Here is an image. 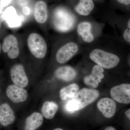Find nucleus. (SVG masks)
Listing matches in <instances>:
<instances>
[{
	"mask_svg": "<svg viewBox=\"0 0 130 130\" xmlns=\"http://www.w3.org/2000/svg\"><path fill=\"white\" fill-rule=\"evenodd\" d=\"M99 96L100 93L96 90L87 88L81 89L67 103L66 109L71 112L81 110L95 101Z\"/></svg>",
	"mask_w": 130,
	"mask_h": 130,
	"instance_id": "1",
	"label": "nucleus"
},
{
	"mask_svg": "<svg viewBox=\"0 0 130 130\" xmlns=\"http://www.w3.org/2000/svg\"><path fill=\"white\" fill-rule=\"evenodd\" d=\"M52 21L54 28L57 31L66 32L74 28L76 19L73 14L66 8L59 7L54 11Z\"/></svg>",
	"mask_w": 130,
	"mask_h": 130,
	"instance_id": "2",
	"label": "nucleus"
},
{
	"mask_svg": "<svg viewBox=\"0 0 130 130\" xmlns=\"http://www.w3.org/2000/svg\"><path fill=\"white\" fill-rule=\"evenodd\" d=\"M91 59L103 68L109 69L115 67L120 61L119 58L113 54L95 49L91 52Z\"/></svg>",
	"mask_w": 130,
	"mask_h": 130,
	"instance_id": "3",
	"label": "nucleus"
},
{
	"mask_svg": "<svg viewBox=\"0 0 130 130\" xmlns=\"http://www.w3.org/2000/svg\"><path fill=\"white\" fill-rule=\"evenodd\" d=\"M27 45L30 53L36 58L42 59L47 51V45L45 40L37 33H32L28 36Z\"/></svg>",
	"mask_w": 130,
	"mask_h": 130,
	"instance_id": "4",
	"label": "nucleus"
},
{
	"mask_svg": "<svg viewBox=\"0 0 130 130\" xmlns=\"http://www.w3.org/2000/svg\"><path fill=\"white\" fill-rule=\"evenodd\" d=\"M111 96L119 103H130V84H123L112 88L110 90Z\"/></svg>",
	"mask_w": 130,
	"mask_h": 130,
	"instance_id": "5",
	"label": "nucleus"
},
{
	"mask_svg": "<svg viewBox=\"0 0 130 130\" xmlns=\"http://www.w3.org/2000/svg\"><path fill=\"white\" fill-rule=\"evenodd\" d=\"M78 46L74 42H70L61 47L57 52L56 60L60 64L66 63L77 53Z\"/></svg>",
	"mask_w": 130,
	"mask_h": 130,
	"instance_id": "6",
	"label": "nucleus"
},
{
	"mask_svg": "<svg viewBox=\"0 0 130 130\" xmlns=\"http://www.w3.org/2000/svg\"><path fill=\"white\" fill-rule=\"evenodd\" d=\"M11 79L14 84L24 88L29 83L24 67L21 64H16L13 66L10 70Z\"/></svg>",
	"mask_w": 130,
	"mask_h": 130,
	"instance_id": "7",
	"label": "nucleus"
},
{
	"mask_svg": "<svg viewBox=\"0 0 130 130\" xmlns=\"http://www.w3.org/2000/svg\"><path fill=\"white\" fill-rule=\"evenodd\" d=\"M2 48L4 53H7L8 56L10 59H15L19 54L18 40L13 35H9L5 38L3 42Z\"/></svg>",
	"mask_w": 130,
	"mask_h": 130,
	"instance_id": "8",
	"label": "nucleus"
},
{
	"mask_svg": "<svg viewBox=\"0 0 130 130\" xmlns=\"http://www.w3.org/2000/svg\"><path fill=\"white\" fill-rule=\"evenodd\" d=\"M6 93L7 97L15 103L23 102L28 98L27 91L15 84L10 85L8 86Z\"/></svg>",
	"mask_w": 130,
	"mask_h": 130,
	"instance_id": "9",
	"label": "nucleus"
},
{
	"mask_svg": "<svg viewBox=\"0 0 130 130\" xmlns=\"http://www.w3.org/2000/svg\"><path fill=\"white\" fill-rule=\"evenodd\" d=\"M103 72V68L98 65H95L93 67L91 73L84 77V83L91 89L97 88L99 83L101 82L102 79L104 78Z\"/></svg>",
	"mask_w": 130,
	"mask_h": 130,
	"instance_id": "10",
	"label": "nucleus"
},
{
	"mask_svg": "<svg viewBox=\"0 0 130 130\" xmlns=\"http://www.w3.org/2000/svg\"><path fill=\"white\" fill-rule=\"evenodd\" d=\"M97 108L106 118H110L114 116L116 105L114 101L108 98L100 99L97 103Z\"/></svg>",
	"mask_w": 130,
	"mask_h": 130,
	"instance_id": "11",
	"label": "nucleus"
},
{
	"mask_svg": "<svg viewBox=\"0 0 130 130\" xmlns=\"http://www.w3.org/2000/svg\"><path fill=\"white\" fill-rule=\"evenodd\" d=\"M14 112L7 103H3L0 106V123L4 126L12 124L15 121Z\"/></svg>",
	"mask_w": 130,
	"mask_h": 130,
	"instance_id": "12",
	"label": "nucleus"
},
{
	"mask_svg": "<svg viewBox=\"0 0 130 130\" xmlns=\"http://www.w3.org/2000/svg\"><path fill=\"white\" fill-rule=\"evenodd\" d=\"M36 21L40 24L46 23L48 18L47 8L46 3L39 1L36 3L34 11Z\"/></svg>",
	"mask_w": 130,
	"mask_h": 130,
	"instance_id": "13",
	"label": "nucleus"
},
{
	"mask_svg": "<svg viewBox=\"0 0 130 130\" xmlns=\"http://www.w3.org/2000/svg\"><path fill=\"white\" fill-rule=\"evenodd\" d=\"M55 76L58 79L69 82L75 78L77 75L76 70L70 66H64L59 67L55 72Z\"/></svg>",
	"mask_w": 130,
	"mask_h": 130,
	"instance_id": "14",
	"label": "nucleus"
},
{
	"mask_svg": "<svg viewBox=\"0 0 130 130\" xmlns=\"http://www.w3.org/2000/svg\"><path fill=\"white\" fill-rule=\"evenodd\" d=\"M43 121V115L35 112L26 118L24 129L25 130H36L42 125Z\"/></svg>",
	"mask_w": 130,
	"mask_h": 130,
	"instance_id": "15",
	"label": "nucleus"
},
{
	"mask_svg": "<svg viewBox=\"0 0 130 130\" xmlns=\"http://www.w3.org/2000/svg\"><path fill=\"white\" fill-rule=\"evenodd\" d=\"M91 24L88 22H82L78 25V34L86 42H91L94 40V36L91 32Z\"/></svg>",
	"mask_w": 130,
	"mask_h": 130,
	"instance_id": "16",
	"label": "nucleus"
},
{
	"mask_svg": "<svg viewBox=\"0 0 130 130\" xmlns=\"http://www.w3.org/2000/svg\"><path fill=\"white\" fill-rule=\"evenodd\" d=\"M79 90V86L76 84H71L62 88L59 92L61 100L65 101L68 99H72L76 95Z\"/></svg>",
	"mask_w": 130,
	"mask_h": 130,
	"instance_id": "17",
	"label": "nucleus"
},
{
	"mask_svg": "<svg viewBox=\"0 0 130 130\" xmlns=\"http://www.w3.org/2000/svg\"><path fill=\"white\" fill-rule=\"evenodd\" d=\"M94 5L92 0H80L75 7V11L83 16H88L94 9Z\"/></svg>",
	"mask_w": 130,
	"mask_h": 130,
	"instance_id": "18",
	"label": "nucleus"
},
{
	"mask_svg": "<svg viewBox=\"0 0 130 130\" xmlns=\"http://www.w3.org/2000/svg\"><path fill=\"white\" fill-rule=\"evenodd\" d=\"M58 108V105L55 102L46 101L43 105L41 111L45 118L51 119L54 118Z\"/></svg>",
	"mask_w": 130,
	"mask_h": 130,
	"instance_id": "19",
	"label": "nucleus"
},
{
	"mask_svg": "<svg viewBox=\"0 0 130 130\" xmlns=\"http://www.w3.org/2000/svg\"><path fill=\"white\" fill-rule=\"evenodd\" d=\"M4 16L9 25L15 26L18 25V16L14 7L11 6L8 8L4 12Z\"/></svg>",
	"mask_w": 130,
	"mask_h": 130,
	"instance_id": "20",
	"label": "nucleus"
},
{
	"mask_svg": "<svg viewBox=\"0 0 130 130\" xmlns=\"http://www.w3.org/2000/svg\"><path fill=\"white\" fill-rule=\"evenodd\" d=\"M123 37L126 41L130 42V19L128 21V27L123 33Z\"/></svg>",
	"mask_w": 130,
	"mask_h": 130,
	"instance_id": "21",
	"label": "nucleus"
},
{
	"mask_svg": "<svg viewBox=\"0 0 130 130\" xmlns=\"http://www.w3.org/2000/svg\"><path fill=\"white\" fill-rule=\"evenodd\" d=\"M11 0H1V7H3L8 5L11 2Z\"/></svg>",
	"mask_w": 130,
	"mask_h": 130,
	"instance_id": "22",
	"label": "nucleus"
},
{
	"mask_svg": "<svg viewBox=\"0 0 130 130\" xmlns=\"http://www.w3.org/2000/svg\"><path fill=\"white\" fill-rule=\"evenodd\" d=\"M119 2L126 5H128L130 4V0H117Z\"/></svg>",
	"mask_w": 130,
	"mask_h": 130,
	"instance_id": "23",
	"label": "nucleus"
},
{
	"mask_svg": "<svg viewBox=\"0 0 130 130\" xmlns=\"http://www.w3.org/2000/svg\"><path fill=\"white\" fill-rule=\"evenodd\" d=\"M125 116L130 120V108L126 111L125 113Z\"/></svg>",
	"mask_w": 130,
	"mask_h": 130,
	"instance_id": "24",
	"label": "nucleus"
},
{
	"mask_svg": "<svg viewBox=\"0 0 130 130\" xmlns=\"http://www.w3.org/2000/svg\"><path fill=\"white\" fill-rule=\"evenodd\" d=\"M23 11L25 13H29L30 9L28 7H25L23 9Z\"/></svg>",
	"mask_w": 130,
	"mask_h": 130,
	"instance_id": "25",
	"label": "nucleus"
},
{
	"mask_svg": "<svg viewBox=\"0 0 130 130\" xmlns=\"http://www.w3.org/2000/svg\"><path fill=\"white\" fill-rule=\"evenodd\" d=\"M105 130H116L113 127H112V126H109L108 127H107L106 129H105Z\"/></svg>",
	"mask_w": 130,
	"mask_h": 130,
	"instance_id": "26",
	"label": "nucleus"
},
{
	"mask_svg": "<svg viewBox=\"0 0 130 130\" xmlns=\"http://www.w3.org/2000/svg\"><path fill=\"white\" fill-rule=\"evenodd\" d=\"M54 130H63L62 129H61L60 128H56V129H55Z\"/></svg>",
	"mask_w": 130,
	"mask_h": 130,
	"instance_id": "27",
	"label": "nucleus"
}]
</instances>
